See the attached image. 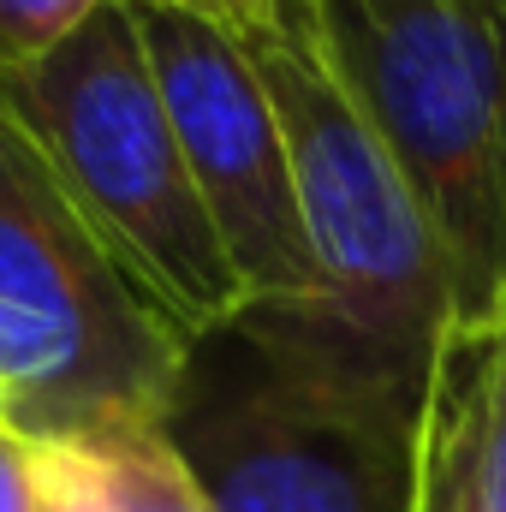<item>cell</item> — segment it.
Returning <instances> with one entry per match:
<instances>
[{
	"mask_svg": "<svg viewBox=\"0 0 506 512\" xmlns=\"http://www.w3.org/2000/svg\"><path fill=\"white\" fill-rule=\"evenodd\" d=\"M239 36L286 131L316 292L292 310H239L233 328L286 370L417 423L435 346L453 322L447 256L322 54L262 30Z\"/></svg>",
	"mask_w": 506,
	"mask_h": 512,
	"instance_id": "obj_1",
	"label": "cell"
},
{
	"mask_svg": "<svg viewBox=\"0 0 506 512\" xmlns=\"http://www.w3.org/2000/svg\"><path fill=\"white\" fill-rule=\"evenodd\" d=\"M0 108L36 143L96 245L185 346L245 310V286L191 185L126 0H108L48 60L6 72Z\"/></svg>",
	"mask_w": 506,
	"mask_h": 512,
	"instance_id": "obj_2",
	"label": "cell"
},
{
	"mask_svg": "<svg viewBox=\"0 0 506 512\" xmlns=\"http://www.w3.org/2000/svg\"><path fill=\"white\" fill-rule=\"evenodd\" d=\"M316 54L411 185L453 316L506 304V0H316Z\"/></svg>",
	"mask_w": 506,
	"mask_h": 512,
	"instance_id": "obj_3",
	"label": "cell"
},
{
	"mask_svg": "<svg viewBox=\"0 0 506 512\" xmlns=\"http://www.w3.org/2000/svg\"><path fill=\"white\" fill-rule=\"evenodd\" d=\"M185 352L0 108V423L24 441L167 423Z\"/></svg>",
	"mask_w": 506,
	"mask_h": 512,
	"instance_id": "obj_4",
	"label": "cell"
},
{
	"mask_svg": "<svg viewBox=\"0 0 506 512\" xmlns=\"http://www.w3.org/2000/svg\"><path fill=\"white\" fill-rule=\"evenodd\" d=\"M167 435L209 512H411L417 423L286 370L233 322L185 352Z\"/></svg>",
	"mask_w": 506,
	"mask_h": 512,
	"instance_id": "obj_5",
	"label": "cell"
},
{
	"mask_svg": "<svg viewBox=\"0 0 506 512\" xmlns=\"http://www.w3.org/2000/svg\"><path fill=\"white\" fill-rule=\"evenodd\" d=\"M191 185L245 286V310H292L316 292L280 114L233 24L185 6L126 0Z\"/></svg>",
	"mask_w": 506,
	"mask_h": 512,
	"instance_id": "obj_6",
	"label": "cell"
},
{
	"mask_svg": "<svg viewBox=\"0 0 506 512\" xmlns=\"http://www.w3.org/2000/svg\"><path fill=\"white\" fill-rule=\"evenodd\" d=\"M411 512H506V304L453 316L435 346Z\"/></svg>",
	"mask_w": 506,
	"mask_h": 512,
	"instance_id": "obj_7",
	"label": "cell"
},
{
	"mask_svg": "<svg viewBox=\"0 0 506 512\" xmlns=\"http://www.w3.org/2000/svg\"><path fill=\"white\" fill-rule=\"evenodd\" d=\"M108 512H209L197 471L173 447L167 423H126L102 435H78Z\"/></svg>",
	"mask_w": 506,
	"mask_h": 512,
	"instance_id": "obj_8",
	"label": "cell"
},
{
	"mask_svg": "<svg viewBox=\"0 0 506 512\" xmlns=\"http://www.w3.org/2000/svg\"><path fill=\"white\" fill-rule=\"evenodd\" d=\"M108 0H0V78L66 48Z\"/></svg>",
	"mask_w": 506,
	"mask_h": 512,
	"instance_id": "obj_9",
	"label": "cell"
},
{
	"mask_svg": "<svg viewBox=\"0 0 506 512\" xmlns=\"http://www.w3.org/2000/svg\"><path fill=\"white\" fill-rule=\"evenodd\" d=\"M0 512H36V447L0 423Z\"/></svg>",
	"mask_w": 506,
	"mask_h": 512,
	"instance_id": "obj_10",
	"label": "cell"
},
{
	"mask_svg": "<svg viewBox=\"0 0 506 512\" xmlns=\"http://www.w3.org/2000/svg\"><path fill=\"white\" fill-rule=\"evenodd\" d=\"M245 6H251V30L316 54V0H245Z\"/></svg>",
	"mask_w": 506,
	"mask_h": 512,
	"instance_id": "obj_11",
	"label": "cell"
},
{
	"mask_svg": "<svg viewBox=\"0 0 506 512\" xmlns=\"http://www.w3.org/2000/svg\"><path fill=\"white\" fill-rule=\"evenodd\" d=\"M155 6H185V12H203V18H215V24L251 30V6H245V0H155Z\"/></svg>",
	"mask_w": 506,
	"mask_h": 512,
	"instance_id": "obj_12",
	"label": "cell"
}]
</instances>
